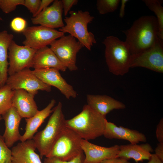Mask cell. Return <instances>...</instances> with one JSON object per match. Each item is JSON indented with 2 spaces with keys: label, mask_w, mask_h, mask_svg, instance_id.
<instances>
[{
  "label": "cell",
  "mask_w": 163,
  "mask_h": 163,
  "mask_svg": "<svg viewBox=\"0 0 163 163\" xmlns=\"http://www.w3.org/2000/svg\"><path fill=\"white\" fill-rule=\"evenodd\" d=\"M156 17L144 15L133 23L129 29L122 31L126 36L125 42L132 55L139 54L153 46L159 38Z\"/></svg>",
  "instance_id": "obj_1"
},
{
  "label": "cell",
  "mask_w": 163,
  "mask_h": 163,
  "mask_svg": "<svg viewBox=\"0 0 163 163\" xmlns=\"http://www.w3.org/2000/svg\"><path fill=\"white\" fill-rule=\"evenodd\" d=\"M105 117L95 111L90 106L85 105L79 114L65 121V126L76 133L82 139L88 141L103 135Z\"/></svg>",
  "instance_id": "obj_2"
},
{
  "label": "cell",
  "mask_w": 163,
  "mask_h": 163,
  "mask_svg": "<svg viewBox=\"0 0 163 163\" xmlns=\"http://www.w3.org/2000/svg\"><path fill=\"white\" fill-rule=\"evenodd\" d=\"M53 110L52 113L45 128L37 133L32 139L41 158L46 157L49 154L65 126L66 120L62 103L59 102Z\"/></svg>",
  "instance_id": "obj_3"
},
{
  "label": "cell",
  "mask_w": 163,
  "mask_h": 163,
  "mask_svg": "<svg viewBox=\"0 0 163 163\" xmlns=\"http://www.w3.org/2000/svg\"><path fill=\"white\" fill-rule=\"evenodd\" d=\"M102 43L105 46V60L110 72L117 75L127 73L132 56L127 43L112 36L107 37Z\"/></svg>",
  "instance_id": "obj_4"
},
{
  "label": "cell",
  "mask_w": 163,
  "mask_h": 163,
  "mask_svg": "<svg viewBox=\"0 0 163 163\" xmlns=\"http://www.w3.org/2000/svg\"><path fill=\"white\" fill-rule=\"evenodd\" d=\"M69 13L70 16L65 17L64 19L66 24L59 28V31L64 34H69L77 39L84 47L91 50L96 41L93 34L88 31V26L93 21L94 17L87 11H69Z\"/></svg>",
  "instance_id": "obj_5"
},
{
  "label": "cell",
  "mask_w": 163,
  "mask_h": 163,
  "mask_svg": "<svg viewBox=\"0 0 163 163\" xmlns=\"http://www.w3.org/2000/svg\"><path fill=\"white\" fill-rule=\"evenodd\" d=\"M82 139L74 131L65 126L46 157L70 160L83 152Z\"/></svg>",
  "instance_id": "obj_6"
},
{
  "label": "cell",
  "mask_w": 163,
  "mask_h": 163,
  "mask_svg": "<svg viewBox=\"0 0 163 163\" xmlns=\"http://www.w3.org/2000/svg\"><path fill=\"white\" fill-rule=\"evenodd\" d=\"M50 45L51 49L67 69L71 71L78 69L77 55L84 47L76 38L70 34L64 35Z\"/></svg>",
  "instance_id": "obj_7"
},
{
  "label": "cell",
  "mask_w": 163,
  "mask_h": 163,
  "mask_svg": "<svg viewBox=\"0 0 163 163\" xmlns=\"http://www.w3.org/2000/svg\"><path fill=\"white\" fill-rule=\"evenodd\" d=\"M6 84L13 91L24 89L34 96L39 90L47 92L51 90V86L41 81L34 74L33 70L29 68L24 69L9 76Z\"/></svg>",
  "instance_id": "obj_8"
},
{
  "label": "cell",
  "mask_w": 163,
  "mask_h": 163,
  "mask_svg": "<svg viewBox=\"0 0 163 163\" xmlns=\"http://www.w3.org/2000/svg\"><path fill=\"white\" fill-rule=\"evenodd\" d=\"M144 67L153 71L163 72V40L159 38L151 48L132 55L130 68Z\"/></svg>",
  "instance_id": "obj_9"
},
{
  "label": "cell",
  "mask_w": 163,
  "mask_h": 163,
  "mask_svg": "<svg viewBox=\"0 0 163 163\" xmlns=\"http://www.w3.org/2000/svg\"><path fill=\"white\" fill-rule=\"evenodd\" d=\"M22 33L25 37L24 46L36 50L50 45L64 35L59 30L41 25L26 27Z\"/></svg>",
  "instance_id": "obj_10"
},
{
  "label": "cell",
  "mask_w": 163,
  "mask_h": 163,
  "mask_svg": "<svg viewBox=\"0 0 163 163\" xmlns=\"http://www.w3.org/2000/svg\"><path fill=\"white\" fill-rule=\"evenodd\" d=\"M37 50L20 46L13 40L8 49V75L10 76L24 69L32 68L33 58Z\"/></svg>",
  "instance_id": "obj_11"
},
{
  "label": "cell",
  "mask_w": 163,
  "mask_h": 163,
  "mask_svg": "<svg viewBox=\"0 0 163 163\" xmlns=\"http://www.w3.org/2000/svg\"><path fill=\"white\" fill-rule=\"evenodd\" d=\"M59 71L54 68L33 70L34 74L39 79L46 84L57 88L66 99L75 98L77 95V92L62 77Z\"/></svg>",
  "instance_id": "obj_12"
},
{
  "label": "cell",
  "mask_w": 163,
  "mask_h": 163,
  "mask_svg": "<svg viewBox=\"0 0 163 163\" xmlns=\"http://www.w3.org/2000/svg\"><path fill=\"white\" fill-rule=\"evenodd\" d=\"M81 147L85 157L83 163H100L105 159L117 157L119 145L104 147L82 139Z\"/></svg>",
  "instance_id": "obj_13"
},
{
  "label": "cell",
  "mask_w": 163,
  "mask_h": 163,
  "mask_svg": "<svg viewBox=\"0 0 163 163\" xmlns=\"http://www.w3.org/2000/svg\"><path fill=\"white\" fill-rule=\"evenodd\" d=\"M63 10L61 0H54L53 4L37 16L31 19L32 23L52 29L64 26L62 14Z\"/></svg>",
  "instance_id": "obj_14"
},
{
  "label": "cell",
  "mask_w": 163,
  "mask_h": 163,
  "mask_svg": "<svg viewBox=\"0 0 163 163\" xmlns=\"http://www.w3.org/2000/svg\"><path fill=\"white\" fill-rule=\"evenodd\" d=\"M34 96L24 89L14 90L12 106L16 109L22 118L31 117L39 111Z\"/></svg>",
  "instance_id": "obj_15"
},
{
  "label": "cell",
  "mask_w": 163,
  "mask_h": 163,
  "mask_svg": "<svg viewBox=\"0 0 163 163\" xmlns=\"http://www.w3.org/2000/svg\"><path fill=\"white\" fill-rule=\"evenodd\" d=\"M105 138L117 139L128 141L132 144H138L140 142H146L147 138L145 134L138 131L120 126L107 121L103 135Z\"/></svg>",
  "instance_id": "obj_16"
},
{
  "label": "cell",
  "mask_w": 163,
  "mask_h": 163,
  "mask_svg": "<svg viewBox=\"0 0 163 163\" xmlns=\"http://www.w3.org/2000/svg\"><path fill=\"white\" fill-rule=\"evenodd\" d=\"M2 116L5 125L2 136L6 144L9 148L20 140L21 136L19 133V126L22 118L16 109L12 106Z\"/></svg>",
  "instance_id": "obj_17"
},
{
  "label": "cell",
  "mask_w": 163,
  "mask_h": 163,
  "mask_svg": "<svg viewBox=\"0 0 163 163\" xmlns=\"http://www.w3.org/2000/svg\"><path fill=\"white\" fill-rule=\"evenodd\" d=\"M36 149L33 139L18 143L11 150L12 163H42Z\"/></svg>",
  "instance_id": "obj_18"
},
{
  "label": "cell",
  "mask_w": 163,
  "mask_h": 163,
  "mask_svg": "<svg viewBox=\"0 0 163 163\" xmlns=\"http://www.w3.org/2000/svg\"><path fill=\"white\" fill-rule=\"evenodd\" d=\"M87 104L100 114L105 117L114 109H123L126 105L122 102L107 95L88 94L86 97Z\"/></svg>",
  "instance_id": "obj_19"
},
{
  "label": "cell",
  "mask_w": 163,
  "mask_h": 163,
  "mask_svg": "<svg viewBox=\"0 0 163 163\" xmlns=\"http://www.w3.org/2000/svg\"><path fill=\"white\" fill-rule=\"evenodd\" d=\"M32 68L34 69L54 68L63 72L67 69L47 46L37 50L33 58Z\"/></svg>",
  "instance_id": "obj_20"
},
{
  "label": "cell",
  "mask_w": 163,
  "mask_h": 163,
  "mask_svg": "<svg viewBox=\"0 0 163 163\" xmlns=\"http://www.w3.org/2000/svg\"><path fill=\"white\" fill-rule=\"evenodd\" d=\"M154 151L151 145L148 143L138 145L130 143L119 145V150L117 157L128 160L133 159L136 162L148 160Z\"/></svg>",
  "instance_id": "obj_21"
},
{
  "label": "cell",
  "mask_w": 163,
  "mask_h": 163,
  "mask_svg": "<svg viewBox=\"0 0 163 163\" xmlns=\"http://www.w3.org/2000/svg\"><path fill=\"white\" fill-rule=\"evenodd\" d=\"M56 103V100H52L43 109L39 111L33 117L25 118L26 123L25 131L21 136V142L32 139L37 130L45 120L53 111V109Z\"/></svg>",
  "instance_id": "obj_22"
},
{
  "label": "cell",
  "mask_w": 163,
  "mask_h": 163,
  "mask_svg": "<svg viewBox=\"0 0 163 163\" xmlns=\"http://www.w3.org/2000/svg\"><path fill=\"white\" fill-rule=\"evenodd\" d=\"M14 36L4 30L0 32V87L5 85L8 78V50Z\"/></svg>",
  "instance_id": "obj_23"
},
{
  "label": "cell",
  "mask_w": 163,
  "mask_h": 163,
  "mask_svg": "<svg viewBox=\"0 0 163 163\" xmlns=\"http://www.w3.org/2000/svg\"><path fill=\"white\" fill-rule=\"evenodd\" d=\"M142 1L156 15L158 24V37L163 40V7L162 6L163 1L143 0Z\"/></svg>",
  "instance_id": "obj_24"
},
{
  "label": "cell",
  "mask_w": 163,
  "mask_h": 163,
  "mask_svg": "<svg viewBox=\"0 0 163 163\" xmlns=\"http://www.w3.org/2000/svg\"><path fill=\"white\" fill-rule=\"evenodd\" d=\"M14 91L6 84L0 88V116L12 107Z\"/></svg>",
  "instance_id": "obj_25"
},
{
  "label": "cell",
  "mask_w": 163,
  "mask_h": 163,
  "mask_svg": "<svg viewBox=\"0 0 163 163\" xmlns=\"http://www.w3.org/2000/svg\"><path fill=\"white\" fill-rule=\"evenodd\" d=\"M120 2V0H97V9L101 14L113 12L117 9Z\"/></svg>",
  "instance_id": "obj_26"
},
{
  "label": "cell",
  "mask_w": 163,
  "mask_h": 163,
  "mask_svg": "<svg viewBox=\"0 0 163 163\" xmlns=\"http://www.w3.org/2000/svg\"><path fill=\"white\" fill-rule=\"evenodd\" d=\"M0 163H12L11 150L6 144L3 137L0 135Z\"/></svg>",
  "instance_id": "obj_27"
},
{
  "label": "cell",
  "mask_w": 163,
  "mask_h": 163,
  "mask_svg": "<svg viewBox=\"0 0 163 163\" xmlns=\"http://www.w3.org/2000/svg\"><path fill=\"white\" fill-rule=\"evenodd\" d=\"M25 0H0V8L5 13H9L15 10L17 6L23 5Z\"/></svg>",
  "instance_id": "obj_28"
},
{
  "label": "cell",
  "mask_w": 163,
  "mask_h": 163,
  "mask_svg": "<svg viewBox=\"0 0 163 163\" xmlns=\"http://www.w3.org/2000/svg\"><path fill=\"white\" fill-rule=\"evenodd\" d=\"M85 155L83 152L73 159L68 161H63L54 157H46L44 163H83Z\"/></svg>",
  "instance_id": "obj_29"
},
{
  "label": "cell",
  "mask_w": 163,
  "mask_h": 163,
  "mask_svg": "<svg viewBox=\"0 0 163 163\" xmlns=\"http://www.w3.org/2000/svg\"><path fill=\"white\" fill-rule=\"evenodd\" d=\"M27 22L24 18L17 17L14 18L10 23L11 29L17 32H22L26 28Z\"/></svg>",
  "instance_id": "obj_30"
},
{
  "label": "cell",
  "mask_w": 163,
  "mask_h": 163,
  "mask_svg": "<svg viewBox=\"0 0 163 163\" xmlns=\"http://www.w3.org/2000/svg\"><path fill=\"white\" fill-rule=\"evenodd\" d=\"M41 1L40 0H25L24 5L32 14L33 18L35 17L38 10Z\"/></svg>",
  "instance_id": "obj_31"
},
{
  "label": "cell",
  "mask_w": 163,
  "mask_h": 163,
  "mask_svg": "<svg viewBox=\"0 0 163 163\" xmlns=\"http://www.w3.org/2000/svg\"><path fill=\"white\" fill-rule=\"evenodd\" d=\"M64 15L66 17L71 8L74 5L77 4L78 0H61Z\"/></svg>",
  "instance_id": "obj_32"
},
{
  "label": "cell",
  "mask_w": 163,
  "mask_h": 163,
  "mask_svg": "<svg viewBox=\"0 0 163 163\" xmlns=\"http://www.w3.org/2000/svg\"><path fill=\"white\" fill-rule=\"evenodd\" d=\"M156 136L159 143H163V119L161 118L157 126Z\"/></svg>",
  "instance_id": "obj_33"
},
{
  "label": "cell",
  "mask_w": 163,
  "mask_h": 163,
  "mask_svg": "<svg viewBox=\"0 0 163 163\" xmlns=\"http://www.w3.org/2000/svg\"><path fill=\"white\" fill-rule=\"evenodd\" d=\"M100 163H131L128 160L122 158L115 157L104 160Z\"/></svg>",
  "instance_id": "obj_34"
},
{
  "label": "cell",
  "mask_w": 163,
  "mask_h": 163,
  "mask_svg": "<svg viewBox=\"0 0 163 163\" xmlns=\"http://www.w3.org/2000/svg\"><path fill=\"white\" fill-rule=\"evenodd\" d=\"M54 1V0H41L38 10L35 15V17L38 15L41 12L46 9L48 7H49V5L51 3L53 2Z\"/></svg>",
  "instance_id": "obj_35"
},
{
  "label": "cell",
  "mask_w": 163,
  "mask_h": 163,
  "mask_svg": "<svg viewBox=\"0 0 163 163\" xmlns=\"http://www.w3.org/2000/svg\"><path fill=\"white\" fill-rule=\"evenodd\" d=\"M155 154L163 162V143H158L155 150Z\"/></svg>",
  "instance_id": "obj_36"
},
{
  "label": "cell",
  "mask_w": 163,
  "mask_h": 163,
  "mask_svg": "<svg viewBox=\"0 0 163 163\" xmlns=\"http://www.w3.org/2000/svg\"><path fill=\"white\" fill-rule=\"evenodd\" d=\"M129 1L128 0H121L120 1L121 6L119 14V16L120 18H123L124 16L126 4Z\"/></svg>",
  "instance_id": "obj_37"
},
{
  "label": "cell",
  "mask_w": 163,
  "mask_h": 163,
  "mask_svg": "<svg viewBox=\"0 0 163 163\" xmlns=\"http://www.w3.org/2000/svg\"><path fill=\"white\" fill-rule=\"evenodd\" d=\"M147 163H163L155 154H152Z\"/></svg>",
  "instance_id": "obj_38"
},
{
  "label": "cell",
  "mask_w": 163,
  "mask_h": 163,
  "mask_svg": "<svg viewBox=\"0 0 163 163\" xmlns=\"http://www.w3.org/2000/svg\"><path fill=\"white\" fill-rule=\"evenodd\" d=\"M2 117H1V116H0V121L2 119Z\"/></svg>",
  "instance_id": "obj_39"
},
{
  "label": "cell",
  "mask_w": 163,
  "mask_h": 163,
  "mask_svg": "<svg viewBox=\"0 0 163 163\" xmlns=\"http://www.w3.org/2000/svg\"><path fill=\"white\" fill-rule=\"evenodd\" d=\"M2 18L0 17V21H2Z\"/></svg>",
  "instance_id": "obj_40"
},
{
  "label": "cell",
  "mask_w": 163,
  "mask_h": 163,
  "mask_svg": "<svg viewBox=\"0 0 163 163\" xmlns=\"http://www.w3.org/2000/svg\"></svg>",
  "instance_id": "obj_41"
}]
</instances>
